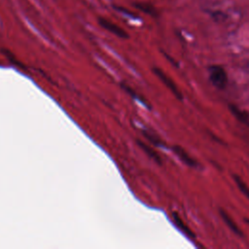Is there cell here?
<instances>
[{
    "label": "cell",
    "mask_w": 249,
    "mask_h": 249,
    "mask_svg": "<svg viewBox=\"0 0 249 249\" xmlns=\"http://www.w3.org/2000/svg\"><path fill=\"white\" fill-rule=\"evenodd\" d=\"M209 79L211 83L218 89H223L227 84V73L218 65L209 67Z\"/></svg>",
    "instance_id": "1"
},
{
    "label": "cell",
    "mask_w": 249,
    "mask_h": 249,
    "mask_svg": "<svg viewBox=\"0 0 249 249\" xmlns=\"http://www.w3.org/2000/svg\"><path fill=\"white\" fill-rule=\"evenodd\" d=\"M98 24L106 29L107 31L113 33L114 35H116L117 37L119 38H122V39H127L128 38V34L126 33V31L124 29H123L121 26L117 25L116 23L110 21L109 19L105 18H98Z\"/></svg>",
    "instance_id": "2"
},
{
    "label": "cell",
    "mask_w": 249,
    "mask_h": 249,
    "mask_svg": "<svg viewBox=\"0 0 249 249\" xmlns=\"http://www.w3.org/2000/svg\"><path fill=\"white\" fill-rule=\"evenodd\" d=\"M154 73L160 78V80L171 90V92L178 98V99H182V93L179 90V89L177 88L176 84L171 80V78H169L161 69L155 67L154 69Z\"/></svg>",
    "instance_id": "3"
},
{
    "label": "cell",
    "mask_w": 249,
    "mask_h": 249,
    "mask_svg": "<svg viewBox=\"0 0 249 249\" xmlns=\"http://www.w3.org/2000/svg\"><path fill=\"white\" fill-rule=\"evenodd\" d=\"M172 150H173V152L177 155V157H178L185 164H187V165H189V166H193V167L196 166V161L181 146L175 145V146L172 147Z\"/></svg>",
    "instance_id": "4"
},
{
    "label": "cell",
    "mask_w": 249,
    "mask_h": 249,
    "mask_svg": "<svg viewBox=\"0 0 249 249\" xmlns=\"http://www.w3.org/2000/svg\"><path fill=\"white\" fill-rule=\"evenodd\" d=\"M220 215L222 217V219L224 220V222L228 225V227L236 234L238 235H242V231L239 230V228L237 227V225L233 222V220L231 218V216L223 209H220Z\"/></svg>",
    "instance_id": "5"
},
{
    "label": "cell",
    "mask_w": 249,
    "mask_h": 249,
    "mask_svg": "<svg viewBox=\"0 0 249 249\" xmlns=\"http://www.w3.org/2000/svg\"><path fill=\"white\" fill-rule=\"evenodd\" d=\"M172 218H173V221H174L175 225H176L185 234H187V235L190 236V237H195L194 232L184 224V222L181 220V218L179 217V215H178L177 213L173 212V213H172Z\"/></svg>",
    "instance_id": "6"
},
{
    "label": "cell",
    "mask_w": 249,
    "mask_h": 249,
    "mask_svg": "<svg viewBox=\"0 0 249 249\" xmlns=\"http://www.w3.org/2000/svg\"><path fill=\"white\" fill-rule=\"evenodd\" d=\"M137 144L141 147V149H142L151 159H153L155 161H157L159 164H160V162H161L160 157L159 156V154H158L155 150H153L151 147H149L148 145H146L145 143H143V142H141V141H139V140H137Z\"/></svg>",
    "instance_id": "7"
},
{
    "label": "cell",
    "mask_w": 249,
    "mask_h": 249,
    "mask_svg": "<svg viewBox=\"0 0 249 249\" xmlns=\"http://www.w3.org/2000/svg\"><path fill=\"white\" fill-rule=\"evenodd\" d=\"M230 110L236 117V119L249 125V116L244 111H241L234 105H230Z\"/></svg>",
    "instance_id": "8"
},
{
    "label": "cell",
    "mask_w": 249,
    "mask_h": 249,
    "mask_svg": "<svg viewBox=\"0 0 249 249\" xmlns=\"http://www.w3.org/2000/svg\"><path fill=\"white\" fill-rule=\"evenodd\" d=\"M233 179L238 187V189L241 191V193L249 199V187L245 184V182L237 175H233Z\"/></svg>",
    "instance_id": "9"
},
{
    "label": "cell",
    "mask_w": 249,
    "mask_h": 249,
    "mask_svg": "<svg viewBox=\"0 0 249 249\" xmlns=\"http://www.w3.org/2000/svg\"><path fill=\"white\" fill-rule=\"evenodd\" d=\"M121 87H122V88L126 91V92H128V93H129V95H131L133 98L140 100V102H142L143 104H145L146 106H148V107L150 108V106L147 104V102H146L143 98H141L139 95H137V94H136V93H135V92H134V91H133V90H132V89H131L127 85H125V84H124V83H122V84H121Z\"/></svg>",
    "instance_id": "10"
},
{
    "label": "cell",
    "mask_w": 249,
    "mask_h": 249,
    "mask_svg": "<svg viewBox=\"0 0 249 249\" xmlns=\"http://www.w3.org/2000/svg\"><path fill=\"white\" fill-rule=\"evenodd\" d=\"M134 6L136 8H138L139 10L145 12V13H148V14H151V15L154 14L153 8L150 5H148V4H145V3H135Z\"/></svg>",
    "instance_id": "11"
},
{
    "label": "cell",
    "mask_w": 249,
    "mask_h": 249,
    "mask_svg": "<svg viewBox=\"0 0 249 249\" xmlns=\"http://www.w3.org/2000/svg\"><path fill=\"white\" fill-rule=\"evenodd\" d=\"M246 222H247V223H248V224H249V220H248V219H247V220H246Z\"/></svg>",
    "instance_id": "12"
}]
</instances>
